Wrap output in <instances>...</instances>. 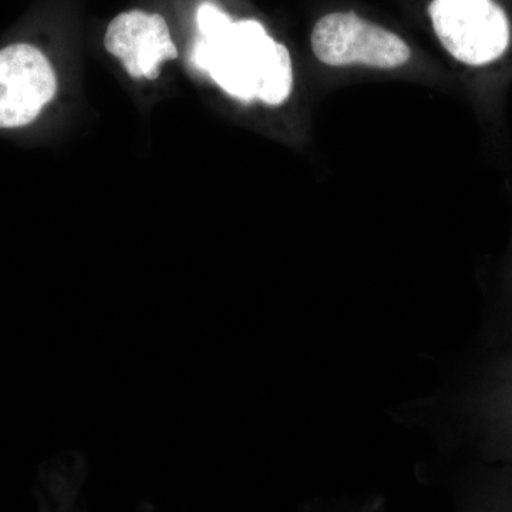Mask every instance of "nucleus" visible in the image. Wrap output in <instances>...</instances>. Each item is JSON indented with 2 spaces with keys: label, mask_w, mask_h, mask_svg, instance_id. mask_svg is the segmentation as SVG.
Segmentation results:
<instances>
[{
  "label": "nucleus",
  "mask_w": 512,
  "mask_h": 512,
  "mask_svg": "<svg viewBox=\"0 0 512 512\" xmlns=\"http://www.w3.org/2000/svg\"><path fill=\"white\" fill-rule=\"evenodd\" d=\"M510 278H511V289H512V258L510 262Z\"/></svg>",
  "instance_id": "8"
},
{
  "label": "nucleus",
  "mask_w": 512,
  "mask_h": 512,
  "mask_svg": "<svg viewBox=\"0 0 512 512\" xmlns=\"http://www.w3.org/2000/svg\"><path fill=\"white\" fill-rule=\"evenodd\" d=\"M104 47L120 60L133 79H157L161 63L178 57L163 16L143 10L120 13L111 20Z\"/></svg>",
  "instance_id": "5"
},
{
  "label": "nucleus",
  "mask_w": 512,
  "mask_h": 512,
  "mask_svg": "<svg viewBox=\"0 0 512 512\" xmlns=\"http://www.w3.org/2000/svg\"><path fill=\"white\" fill-rule=\"evenodd\" d=\"M200 37L194 63L231 99L242 104L284 106L295 92V63L289 47L258 19H234L212 2L197 10Z\"/></svg>",
  "instance_id": "2"
},
{
  "label": "nucleus",
  "mask_w": 512,
  "mask_h": 512,
  "mask_svg": "<svg viewBox=\"0 0 512 512\" xmlns=\"http://www.w3.org/2000/svg\"><path fill=\"white\" fill-rule=\"evenodd\" d=\"M460 512H512V466L485 467L471 478Z\"/></svg>",
  "instance_id": "7"
},
{
  "label": "nucleus",
  "mask_w": 512,
  "mask_h": 512,
  "mask_svg": "<svg viewBox=\"0 0 512 512\" xmlns=\"http://www.w3.org/2000/svg\"><path fill=\"white\" fill-rule=\"evenodd\" d=\"M56 92L55 70L37 47L16 43L0 50V128L28 126Z\"/></svg>",
  "instance_id": "4"
},
{
  "label": "nucleus",
  "mask_w": 512,
  "mask_h": 512,
  "mask_svg": "<svg viewBox=\"0 0 512 512\" xmlns=\"http://www.w3.org/2000/svg\"><path fill=\"white\" fill-rule=\"evenodd\" d=\"M309 49L319 66L340 72L402 73L424 60L416 43L400 30L343 6L318 15L309 32Z\"/></svg>",
  "instance_id": "3"
},
{
  "label": "nucleus",
  "mask_w": 512,
  "mask_h": 512,
  "mask_svg": "<svg viewBox=\"0 0 512 512\" xmlns=\"http://www.w3.org/2000/svg\"><path fill=\"white\" fill-rule=\"evenodd\" d=\"M487 119L512 82V0H404Z\"/></svg>",
  "instance_id": "1"
},
{
  "label": "nucleus",
  "mask_w": 512,
  "mask_h": 512,
  "mask_svg": "<svg viewBox=\"0 0 512 512\" xmlns=\"http://www.w3.org/2000/svg\"><path fill=\"white\" fill-rule=\"evenodd\" d=\"M494 376L485 393L487 424L494 427V433L485 437V451L491 460L512 466V353L498 365Z\"/></svg>",
  "instance_id": "6"
}]
</instances>
